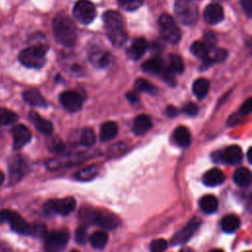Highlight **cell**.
I'll return each mask as SVG.
<instances>
[{
	"label": "cell",
	"instance_id": "6da1fadb",
	"mask_svg": "<svg viewBox=\"0 0 252 252\" xmlns=\"http://www.w3.org/2000/svg\"><path fill=\"white\" fill-rule=\"evenodd\" d=\"M102 21L109 41L116 47H121L127 40V32L121 15L116 11H106Z\"/></svg>",
	"mask_w": 252,
	"mask_h": 252
},
{
	"label": "cell",
	"instance_id": "7a4b0ae2",
	"mask_svg": "<svg viewBox=\"0 0 252 252\" xmlns=\"http://www.w3.org/2000/svg\"><path fill=\"white\" fill-rule=\"evenodd\" d=\"M53 35L58 43L73 47L77 41V30L73 21L64 14L57 15L52 21Z\"/></svg>",
	"mask_w": 252,
	"mask_h": 252
},
{
	"label": "cell",
	"instance_id": "3957f363",
	"mask_svg": "<svg viewBox=\"0 0 252 252\" xmlns=\"http://www.w3.org/2000/svg\"><path fill=\"white\" fill-rule=\"evenodd\" d=\"M48 51V45L44 43H34L29 47L23 49L18 56L22 65L27 68L39 69L42 68L46 62V53Z\"/></svg>",
	"mask_w": 252,
	"mask_h": 252
},
{
	"label": "cell",
	"instance_id": "277c9868",
	"mask_svg": "<svg viewBox=\"0 0 252 252\" xmlns=\"http://www.w3.org/2000/svg\"><path fill=\"white\" fill-rule=\"evenodd\" d=\"M80 217L84 223L97 224L105 229H112L119 225V219L115 215L106 211L82 209Z\"/></svg>",
	"mask_w": 252,
	"mask_h": 252
},
{
	"label": "cell",
	"instance_id": "5b68a950",
	"mask_svg": "<svg viewBox=\"0 0 252 252\" xmlns=\"http://www.w3.org/2000/svg\"><path fill=\"white\" fill-rule=\"evenodd\" d=\"M4 222L9 223L11 229L17 233L33 236L34 223L30 224L21 217V215H19L15 211H11V210L0 211V224Z\"/></svg>",
	"mask_w": 252,
	"mask_h": 252
},
{
	"label": "cell",
	"instance_id": "8992f818",
	"mask_svg": "<svg viewBox=\"0 0 252 252\" xmlns=\"http://www.w3.org/2000/svg\"><path fill=\"white\" fill-rule=\"evenodd\" d=\"M174 13L185 26H192L198 20V6L194 0H175Z\"/></svg>",
	"mask_w": 252,
	"mask_h": 252
},
{
	"label": "cell",
	"instance_id": "52a82bcc",
	"mask_svg": "<svg viewBox=\"0 0 252 252\" xmlns=\"http://www.w3.org/2000/svg\"><path fill=\"white\" fill-rule=\"evenodd\" d=\"M158 29L161 37L172 44L177 43L181 38V32L168 14H162L158 19Z\"/></svg>",
	"mask_w": 252,
	"mask_h": 252
},
{
	"label": "cell",
	"instance_id": "ba28073f",
	"mask_svg": "<svg viewBox=\"0 0 252 252\" xmlns=\"http://www.w3.org/2000/svg\"><path fill=\"white\" fill-rule=\"evenodd\" d=\"M29 165L25 158L20 155L12 157L8 161L9 172V184L15 185L20 182L23 177L28 173Z\"/></svg>",
	"mask_w": 252,
	"mask_h": 252
},
{
	"label": "cell",
	"instance_id": "9c48e42d",
	"mask_svg": "<svg viewBox=\"0 0 252 252\" xmlns=\"http://www.w3.org/2000/svg\"><path fill=\"white\" fill-rule=\"evenodd\" d=\"M74 18L82 25H90L96 16L95 6L89 0H79L73 8Z\"/></svg>",
	"mask_w": 252,
	"mask_h": 252
},
{
	"label": "cell",
	"instance_id": "30bf717a",
	"mask_svg": "<svg viewBox=\"0 0 252 252\" xmlns=\"http://www.w3.org/2000/svg\"><path fill=\"white\" fill-rule=\"evenodd\" d=\"M76 208V201L73 197H66L63 199L49 200L43 206V210L46 214H58L61 216H67Z\"/></svg>",
	"mask_w": 252,
	"mask_h": 252
},
{
	"label": "cell",
	"instance_id": "8fae6325",
	"mask_svg": "<svg viewBox=\"0 0 252 252\" xmlns=\"http://www.w3.org/2000/svg\"><path fill=\"white\" fill-rule=\"evenodd\" d=\"M43 250L44 252H62L69 239V235L65 231H51L45 234Z\"/></svg>",
	"mask_w": 252,
	"mask_h": 252
},
{
	"label": "cell",
	"instance_id": "7c38bea8",
	"mask_svg": "<svg viewBox=\"0 0 252 252\" xmlns=\"http://www.w3.org/2000/svg\"><path fill=\"white\" fill-rule=\"evenodd\" d=\"M59 98L62 106L69 112H76L80 110L83 105V98L81 94L75 91L63 92Z\"/></svg>",
	"mask_w": 252,
	"mask_h": 252
},
{
	"label": "cell",
	"instance_id": "4fadbf2b",
	"mask_svg": "<svg viewBox=\"0 0 252 252\" xmlns=\"http://www.w3.org/2000/svg\"><path fill=\"white\" fill-rule=\"evenodd\" d=\"M202 223V220L195 217L193 218L187 224L185 227H183L181 230H179L173 237L171 240V243L173 245H177V244H181L184 243L186 241H188L193 234L195 233V231L199 228L200 224Z\"/></svg>",
	"mask_w": 252,
	"mask_h": 252
},
{
	"label": "cell",
	"instance_id": "5bb4252c",
	"mask_svg": "<svg viewBox=\"0 0 252 252\" xmlns=\"http://www.w3.org/2000/svg\"><path fill=\"white\" fill-rule=\"evenodd\" d=\"M12 135H13V149L15 151L21 150L32 139L31 130L23 124L16 125L12 129Z\"/></svg>",
	"mask_w": 252,
	"mask_h": 252
},
{
	"label": "cell",
	"instance_id": "9a60e30c",
	"mask_svg": "<svg viewBox=\"0 0 252 252\" xmlns=\"http://www.w3.org/2000/svg\"><path fill=\"white\" fill-rule=\"evenodd\" d=\"M89 59L94 67L104 68L110 63V54L107 51L94 46L89 51Z\"/></svg>",
	"mask_w": 252,
	"mask_h": 252
},
{
	"label": "cell",
	"instance_id": "2e32d148",
	"mask_svg": "<svg viewBox=\"0 0 252 252\" xmlns=\"http://www.w3.org/2000/svg\"><path fill=\"white\" fill-rule=\"evenodd\" d=\"M223 8L218 3L209 4L204 10V19L208 24L216 25L223 20Z\"/></svg>",
	"mask_w": 252,
	"mask_h": 252
},
{
	"label": "cell",
	"instance_id": "e0dca14e",
	"mask_svg": "<svg viewBox=\"0 0 252 252\" xmlns=\"http://www.w3.org/2000/svg\"><path fill=\"white\" fill-rule=\"evenodd\" d=\"M219 156L220 160L229 164H236L242 159V150L236 145H231L225 148Z\"/></svg>",
	"mask_w": 252,
	"mask_h": 252
},
{
	"label": "cell",
	"instance_id": "ac0fdd59",
	"mask_svg": "<svg viewBox=\"0 0 252 252\" xmlns=\"http://www.w3.org/2000/svg\"><path fill=\"white\" fill-rule=\"evenodd\" d=\"M29 118L33 124V126L36 128L37 131L44 135H51L53 132V125L50 121L46 120L45 118L41 117L37 112L35 111H30Z\"/></svg>",
	"mask_w": 252,
	"mask_h": 252
},
{
	"label": "cell",
	"instance_id": "d6986e66",
	"mask_svg": "<svg viewBox=\"0 0 252 252\" xmlns=\"http://www.w3.org/2000/svg\"><path fill=\"white\" fill-rule=\"evenodd\" d=\"M147 48V40L144 37H139L126 50V54L132 60H139L145 54Z\"/></svg>",
	"mask_w": 252,
	"mask_h": 252
},
{
	"label": "cell",
	"instance_id": "ffe728a7",
	"mask_svg": "<svg viewBox=\"0 0 252 252\" xmlns=\"http://www.w3.org/2000/svg\"><path fill=\"white\" fill-rule=\"evenodd\" d=\"M224 181V174L223 172L215 167L209 169L203 176V182L207 186H217L221 184Z\"/></svg>",
	"mask_w": 252,
	"mask_h": 252
},
{
	"label": "cell",
	"instance_id": "44dd1931",
	"mask_svg": "<svg viewBox=\"0 0 252 252\" xmlns=\"http://www.w3.org/2000/svg\"><path fill=\"white\" fill-rule=\"evenodd\" d=\"M153 126L151 118L146 114L138 115L133 123V132L136 135H143L148 132Z\"/></svg>",
	"mask_w": 252,
	"mask_h": 252
},
{
	"label": "cell",
	"instance_id": "7402d4cb",
	"mask_svg": "<svg viewBox=\"0 0 252 252\" xmlns=\"http://www.w3.org/2000/svg\"><path fill=\"white\" fill-rule=\"evenodd\" d=\"M24 100L32 106H45L47 103L41 94L35 89H29L23 94Z\"/></svg>",
	"mask_w": 252,
	"mask_h": 252
},
{
	"label": "cell",
	"instance_id": "603a6c76",
	"mask_svg": "<svg viewBox=\"0 0 252 252\" xmlns=\"http://www.w3.org/2000/svg\"><path fill=\"white\" fill-rule=\"evenodd\" d=\"M141 68L146 73L158 75V74H160L162 72V70L164 68V65H163V61L160 58L154 57V58H151V59L145 61L142 64Z\"/></svg>",
	"mask_w": 252,
	"mask_h": 252
},
{
	"label": "cell",
	"instance_id": "cb8c5ba5",
	"mask_svg": "<svg viewBox=\"0 0 252 252\" xmlns=\"http://www.w3.org/2000/svg\"><path fill=\"white\" fill-rule=\"evenodd\" d=\"M173 139L180 147H187L191 143V135L185 126H179L174 130Z\"/></svg>",
	"mask_w": 252,
	"mask_h": 252
},
{
	"label": "cell",
	"instance_id": "d4e9b609",
	"mask_svg": "<svg viewBox=\"0 0 252 252\" xmlns=\"http://www.w3.org/2000/svg\"><path fill=\"white\" fill-rule=\"evenodd\" d=\"M118 132V127L117 124L113 121H107L105 123H103L100 127V139L103 142L109 141L111 139H113Z\"/></svg>",
	"mask_w": 252,
	"mask_h": 252
},
{
	"label": "cell",
	"instance_id": "484cf974",
	"mask_svg": "<svg viewBox=\"0 0 252 252\" xmlns=\"http://www.w3.org/2000/svg\"><path fill=\"white\" fill-rule=\"evenodd\" d=\"M209 89H210V82H209V80H207L205 78L197 79L193 83V86H192L194 94L200 99L204 98L207 95Z\"/></svg>",
	"mask_w": 252,
	"mask_h": 252
},
{
	"label": "cell",
	"instance_id": "4316f807",
	"mask_svg": "<svg viewBox=\"0 0 252 252\" xmlns=\"http://www.w3.org/2000/svg\"><path fill=\"white\" fill-rule=\"evenodd\" d=\"M199 205L204 213L212 214L217 211L219 207V202L214 195H206L201 198Z\"/></svg>",
	"mask_w": 252,
	"mask_h": 252
},
{
	"label": "cell",
	"instance_id": "83f0119b",
	"mask_svg": "<svg viewBox=\"0 0 252 252\" xmlns=\"http://www.w3.org/2000/svg\"><path fill=\"white\" fill-rule=\"evenodd\" d=\"M233 181L239 186H247L251 181V172L246 167H239L233 173Z\"/></svg>",
	"mask_w": 252,
	"mask_h": 252
},
{
	"label": "cell",
	"instance_id": "f1b7e54d",
	"mask_svg": "<svg viewBox=\"0 0 252 252\" xmlns=\"http://www.w3.org/2000/svg\"><path fill=\"white\" fill-rule=\"evenodd\" d=\"M240 224V220L235 215H227L221 220V228L223 231L231 233L235 231Z\"/></svg>",
	"mask_w": 252,
	"mask_h": 252
},
{
	"label": "cell",
	"instance_id": "f546056e",
	"mask_svg": "<svg viewBox=\"0 0 252 252\" xmlns=\"http://www.w3.org/2000/svg\"><path fill=\"white\" fill-rule=\"evenodd\" d=\"M134 86H135L136 92H143V93L150 94L152 95H155L158 94V88L152 83H150L149 81H147L146 79L138 78L135 81Z\"/></svg>",
	"mask_w": 252,
	"mask_h": 252
},
{
	"label": "cell",
	"instance_id": "4dcf8cb0",
	"mask_svg": "<svg viewBox=\"0 0 252 252\" xmlns=\"http://www.w3.org/2000/svg\"><path fill=\"white\" fill-rule=\"evenodd\" d=\"M108 235L104 231H95L90 237L91 245L95 249H102L107 243Z\"/></svg>",
	"mask_w": 252,
	"mask_h": 252
},
{
	"label": "cell",
	"instance_id": "1f68e13d",
	"mask_svg": "<svg viewBox=\"0 0 252 252\" xmlns=\"http://www.w3.org/2000/svg\"><path fill=\"white\" fill-rule=\"evenodd\" d=\"M98 172V167L96 164H92L89 165L81 170H79L76 174L75 177L78 180H82V181H86V180H90L92 178H94Z\"/></svg>",
	"mask_w": 252,
	"mask_h": 252
},
{
	"label": "cell",
	"instance_id": "d6a6232c",
	"mask_svg": "<svg viewBox=\"0 0 252 252\" xmlns=\"http://www.w3.org/2000/svg\"><path fill=\"white\" fill-rule=\"evenodd\" d=\"M18 120V115L5 107H0V127L8 126Z\"/></svg>",
	"mask_w": 252,
	"mask_h": 252
},
{
	"label": "cell",
	"instance_id": "836d02e7",
	"mask_svg": "<svg viewBox=\"0 0 252 252\" xmlns=\"http://www.w3.org/2000/svg\"><path fill=\"white\" fill-rule=\"evenodd\" d=\"M190 51L192 54L202 60H205L208 57L209 50L205 46V44L202 41H195L190 46Z\"/></svg>",
	"mask_w": 252,
	"mask_h": 252
},
{
	"label": "cell",
	"instance_id": "e575fe53",
	"mask_svg": "<svg viewBox=\"0 0 252 252\" xmlns=\"http://www.w3.org/2000/svg\"><path fill=\"white\" fill-rule=\"evenodd\" d=\"M169 69L175 74H181L184 71V63L178 54H169Z\"/></svg>",
	"mask_w": 252,
	"mask_h": 252
},
{
	"label": "cell",
	"instance_id": "d590c367",
	"mask_svg": "<svg viewBox=\"0 0 252 252\" xmlns=\"http://www.w3.org/2000/svg\"><path fill=\"white\" fill-rule=\"evenodd\" d=\"M80 143L84 146L91 147L95 143V134L91 128H86L82 131L80 137Z\"/></svg>",
	"mask_w": 252,
	"mask_h": 252
},
{
	"label": "cell",
	"instance_id": "8d00e7d4",
	"mask_svg": "<svg viewBox=\"0 0 252 252\" xmlns=\"http://www.w3.org/2000/svg\"><path fill=\"white\" fill-rule=\"evenodd\" d=\"M117 3L125 11L133 12L142 6L143 0H117Z\"/></svg>",
	"mask_w": 252,
	"mask_h": 252
},
{
	"label": "cell",
	"instance_id": "74e56055",
	"mask_svg": "<svg viewBox=\"0 0 252 252\" xmlns=\"http://www.w3.org/2000/svg\"><path fill=\"white\" fill-rule=\"evenodd\" d=\"M203 43L205 44V46L207 47V49L209 50V52L211 51V50H213L214 48H216V44H217V35L213 32H211V31H209V32H207L205 34H204V37H203Z\"/></svg>",
	"mask_w": 252,
	"mask_h": 252
},
{
	"label": "cell",
	"instance_id": "f35d334b",
	"mask_svg": "<svg viewBox=\"0 0 252 252\" xmlns=\"http://www.w3.org/2000/svg\"><path fill=\"white\" fill-rule=\"evenodd\" d=\"M167 247V242L163 238L154 239L150 244L151 252H164Z\"/></svg>",
	"mask_w": 252,
	"mask_h": 252
},
{
	"label": "cell",
	"instance_id": "ab89813d",
	"mask_svg": "<svg viewBox=\"0 0 252 252\" xmlns=\"http://www.w3.org/2000/svg\"><path fill=\"white\" fill-rule=\"evenodd\" d=\"M162 76V79L166 84H168L170 87H174L176 85V79H175V73L169 69V67L163 68L162 72L160 73Z\"/></svg>",
	"mask_w": 252,
	"mask_h": 252
},
{
	"label": "cell",
	"instance_id": "60d3db41",
	"mask_svg": "<svg viewBox=\"0 0 252 252\" xmlns=\"http://www.w3.org/2000/svg\"><path fill=\"white\" fill-rule=\"evenodd\" d=\"M47 148L53 153H59L64 149V143L58 138H53L47 142Z\"/></svg>",
	"mask_w": 252,
	"mask_h": 252
},
{
	"label": "cell",
	"instance_id": "b9f144b4",
	"mask_svg": "<svg viewBox=\"0 0 252 252\" xmlns=\"http://www.w3.org/2000/svg\"><path fill=\"white\" fill-rule=\"evenodd\" d=\"M75 239L80 244L85 243V241L87 240V230L85 226H80L77 228L75 233Z\"/></svg>",
	"mask_w": 252,
	"mask_h": 252
},
{
	"label": "cell",
	"instance_id": "7bdbcfd3",
	"mask_svg": "<svg viewBox=\"0 0 252 252\" xmlns=\"http://www.w3.org/2000/svg\"><path fill=\"white\" fill-rule=\"evenodd\" d=\"M251 110H252V98L249 97L241 105V107L239 109V114L242 116H246L251 112Z\"/></svg>",
	"mask_w": 252,
	"mask_h": 252
},
{
	"label": "cell",
	"instance_id": "ee69618b",
	"mask_svg": "<svg viewBox=\"0 0 252 252\" xmlns=\"http://www.w3.org/2000/svg\"><path fill=\"white\" fill-rule=\"evenodd\" d=\"M240 5L245 15L250 18L252 14V0H240Z\"/></svg>",
	"mask_w": 252,
	"mask_h": 252
},
{
	"label": "cell",
	"instance_id": "f6af8a7d",
	"mask_svg": "<svg viewBox=\"0 0 252 252\" xmlns=\"http://www.w3.org/2000/svg\"><path fill=\"white\" fill-rule=\"evenodd\" d=\"M183 112L188 115H195L198 112V106L194 102H188L184 105Z\"/></svg>",
	"mask_w": 252,
	"mask_h": 252
},
{
	"label": "cell",
	"instance_id": "bcb514c9",
	"mask_svg": "<svg viewBox=\"0 0 252 252\" xmlns=\"http://www.w3.org/2000/svg\"><path fill=\"white\" fill-rule=\"evenodd\" d=\"M126 98L131 101V102H137L139 101V94H138V92L136 91H132V92H128L126 94H125Z\"/></svg>",
	"mask_w": 252,
	"mask_h": 252
},
{
	"label": "cell",
	"instance_id": "7dc6e473",
	"mask_svg": "<svg viewBox=\"0 0 252 252\" xmlns=\"http://www.w3.org/2000/svg\"><path fill=\"white\" fill-rule=\"evenodd\" d=\"M165 112H166V115H167V116H169V117H175V116L177 115V113H178V110H177V108H176L175 106L169 105V106H167Z\"/></svg>",
	"mask_w": 252,
	"mask_h": 252
},
{
	"label": "cell",
	"instance_id": "c3c4849f",
	"mask_svg": "<svg viewBox=\"0 0 252 252\" xmlns=\"http://www.w3.org/2000/svg\"><path fill=\"white\" fill-rule=\"evenodd\" d=\"M247 158H248V161L251 163V162H252V159H251V148L248 149V152H247Z\"/></svg>",
	"mask_w": 252,
	"mask_h": 252
},
{
	"label": "cell",
	"instance_id": "681fc988",
	"mask_svg": "<svg viewBox=\"0 0 252 252\" xmlns=\"http://www.w3.org/2000/svg\"><path fill=\"white\" fill-rule=\"evenodd\" d=\"M179 252H194V251L189 247H185V248H182Z\"/></svg>",
	"mask_w": 252,
	"mask_h": 252
},
{
	"label": "cell",
	"instance_id": "f907efd6",
	"mask_svg": "<svg viewBox=\"0 0 252 252\" xmlns=\"http://www.w3.org/2000/svg\"><path fill=\"white\" fill-rule=\"evenodd\" d=\"M4 179H5V176H4V173L0 170V186L2 185V183H3V181H4Z\"/></svg>",
	"mask_w": 252,
	"mask_h": 252
},
{
	"label": "cell",
	"instance_id": "816d5d0a",
	"mask_svg": "<svg viewBox=\"0 0 252 252\" xmlns=\"http://www.w3.org/2000/svg\"><path fill=\"white\" fill-rule=\"evenodd\" d=\"M210 252H223V251L220 250V249H213V250H211Z\"/></svg>",
	"mask_w": 252,
	"mask_h": 252
},
{
	"label": "cell",
	"instance_id": "f5cc1de1",
	"mask_svg": "<svg viewBox=\"0 0 252 252\" xmlns=\"http://www.w3.org/2000/svg\"><path fill=\"white\" fill-rule=\"evenodd\" d=\"M70 252H80V251H78V250H72V251H70Z\"/></svg>",
	"mask_w": 252,
	"mask_h": 252
},
{
	"label": "cell",
	"instance_id": "db71d44e",
	"mask_svg": "<svg viewBox=\"0 0 252 252\" xmlns=\"http://www.w3.org/2000/svg\"><path fill=\"white\" fill-rule=\"evenodd\" d=\"M215 1H226V0H215Z\"/></svg>",
	"mask_w": 252,
	"mask_h": 252
},
{
	"label": "cell",
	"instance_id": "11a10c76",
	"mask_svg": "<svg viewBox=\"0 0 252 252\" xmlns=\"http://www.w3.org/2000/svg\"><path fill=\"white\" fill-rule=\"evenodd\" d=\"M246 252H250V251H246Z\"/></svg>",
	"mask_w": 252,
	"mask_h": 252
}]
</instances>
